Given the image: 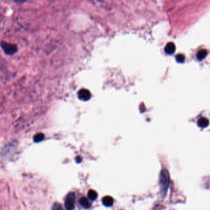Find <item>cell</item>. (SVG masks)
Masks as SVG:
<instances>
[{
    "label": "cell",
    "mask_w": 210,
    "mask_h": 210,
    "mask_svg": "<svg viewBox=\"0 0 210 210\" xmlns=\"http://www.w3.org/2000/svg\"><path fill=\"white\" fill-rule=\"evenodd\" d=\"M91 97L90 92L87 89H81L78 92V98L82 101H88Z\"/></svg>",
    "instance_id": "obj_4"
},
{
    "label": "cell",
    "mask_w": 210,
    "mask_h": 210,
    "mask_svg": "<svg viewBox=\"0 0 210 210\" xmlns=\"http://www.w3.org/2000/svg\"><path fill=\"white\" fill-rule=\"evenodd\" d=\"M27 1V0H14V2L17 4H22Z\"/></svg>",
    "instance_id": "obj_14"
},
{
    "label": "cell",
    "mask_w": 210,
    "mask_h": 210,
    "mask_svg": "<svg viewBox=\"0 0 210 210\" xmlns=\"http://www.w3.org/2000/svg\"><path fill=\"white\" fill-rule=\"evenodd\" d=\"M34 141L35 142H39L44 139V135L43 133H38L34 137Z\"/></svg>",
    "instance_id": "obj_11"
},
{
    "label": "cell",
    "mask_w": 210,
    "mask_h": 210,
    "mask_svg": "<svg viewBox=\"0 0 210 210\" xmlns=\"http://www.w3.org/2000/svg\"><path fill=\"white\" fill-rule=\"evenodd\" d=\"M76 203V195L74 192H70L66 195L65 201V206L66 210H73Z\"/></svg>",
    "instance_id": "obj_3"
},
{
    "label": "cell",
    "mask_w": 210,
    "mask_h": 210,
    "mask_svg": "<svg viewBox=\"0 0 210 210\" xmlns=\"http://www.w3.org/2000/svg\"><path fill=\"white\" fill-rule=\"evenodd\" d=\"M52 210H64L62 205L58 203H55L52 208Z\"/></svg>",
    "instance_id": "obj_12"
},
{
    "label": "cell",
    "mask_w": 210,
    "mask_h": 210,
    "mask_svg": "<svg viewBox=\"0 0 210 210\" xmlns=\"http://www.w3.org/2000/svg\"><path fill=\"white\" fill-rule=\"evenodd\" d=\"M209 124V121L208 119L205 118V117H201V118L199 119L198 121V125L201 128H205Z\"/></svg>",
    "instance_id": "obj_8"
},
{
    "label": "cell",
    "mask_w": 210,
    "mask_h": 210,
    "mask_svg": "<svg viewBox=\"0 0 210 210\" xmlns=\"http://www.w3.org/2000/svg\"><path fill=\"white\" fill-rule=\"evenodd\" d=\"M0 45L4 53L7 55H12L18 51V47L16 44L8 43L6 41H1Z\"/></svg>",
    "instance_id": "obj_2"
},
{
    "label": "cell",
    "mask_w": 210,
    "mask_h": 210,
    "mask_svg": "<svg viewBox=\"0 0 210 210\" xmlns=\"http://www.w3.org/2000/svg\"><path fill=\"white\" fill-rule=\"evenodd\" d=\"M206 55H207L206 50L205 49H202V50H200V51L198 52L197 57L199 60H201L204 59V58L206 57Z\"/></svg>",
    "instance_id": "obj_9"
},
{
    "label": "cell",
    "mask_w": 210,
    "mask_h": 210,
    "mask_svg": "<svg viewBox=\"0 0 210 210\" xmlns=\"http://www.w3.org/2000/svg\"><path fill=\"white\" fill-rule=\"evenodd\" d=\"M103 204L107 207L111 206L114 203V199L111 196H106L102 200Z\"/></svg>",
    "instance_id": "obj_7"
},
{
    "label": "cell",
    "mask_w": 210,
    "mask_h": 210,
    "mask_svg": "<svg viewBox=\"0 0 210 210\" xmlns=\"http://www.w3.org/2000/svg\"><path fill=\"white\" fill-rule=\"evenodd\" d=\"M79 203L81 204V205L86 209H89L91 207V203L90 201H89V200L86 198L83 197H82L80 200H79Z\"/></svg>",
    "instance_id": "obj_6"
},
{
    "label": "cell",
    "mask_w": 210,
    "mask_h": 210,
    "mask_svg": "<svg viewBox=\"0 0 210 210\" xmlns=\"http://www.w3.org/2000/svg\"><path fill=\"white\" fill-rule=\"evenodd\" d=\"M176 58L177 62L179 63H182L184 62V60H185V57L182 54H178L177 56H176Z\"/></svg>",
    "instance_id": "obj_13"
},
{
    "label": "cell",
    "mask_w": 210,
    "mask_h": 210,
    "mask_svg": "<svg viewBox=\"0 0 210 210\" xmlns=\"http://www.w3.org/2000/svg\"><path fill=\"white\" fill-rule=\"evenodd\" d=\"M88 197L90 200H95L98 197L97 192L94 190H90L88 192Z\"/></svg>",
    "instance_id": "obj_10"
},
{
    "label": "cell",
    "mask_w": 210,
    "mask_h": 210,
    "mask_svg": "<svg viewBox=\"0 0 210 210\" xmlns=\"http://www.w3.org/2000/svg\"><path fill=\"white\" fill-rule=\"evenodd\" d=\"M176 50V47L174 43H169L166 44L165 48V51L167 54H173Z\"/></svg>",
    "instance_id": "obj_5"
},
{
    "label": "cell",
    "mask_w": 210,
    "mask_h": 210,
    "mask_svg": "<svg viewBox=\"0 0 210 210\" xmlns=\"http://www.w3.org/2000/svg\"><path fill=\"white\" fill-rule=\"evenodd\" d=\"M169 182L170 176L169 171L166 169H163L162 170L160 175V186L161 188V191L164 195L168 189V187H169Z\"/></svg>",
    "instance_id": "obj_1"
}]
</instances>
